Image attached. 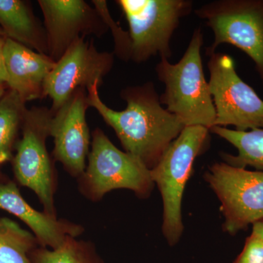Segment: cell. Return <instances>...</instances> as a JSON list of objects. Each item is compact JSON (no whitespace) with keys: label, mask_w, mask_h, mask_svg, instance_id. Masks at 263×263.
<instances>
[{"label":"cell","mask_w":263,"mask_h":263,"mask_svg":"<svg viewBox=\"0 0 263 263\" xmlns=\"http://www.w3.org/2000/svg\"><path fill=\"white\" fill-rule=\"evenodd\" d=\"M98 84L87 89V101L115 132L124 152L138 157L152 170L184 126L162 107L153 82L127 86L120 96L124 110H115L103 103Z\"/></svg>","instance_id":"cell-1"},{"label":"cell","mask_w":263,"mask_h":263,"mask_svg":"<svg viewBox=\"0 0 263 263\" xmlns=\"http://www.w3.org/2000/svg\"><path fill=\"white\" fill-rule=\"evenodd\" d=\"M202 44L203 34L201 29L197 28L177 63L161 59L155 70L159 80L164 84L161 104L184 127L202 126L210 129L215 124L216 111L209 81L204 75Z\"/></svg>","instance_id":"cell-2"},{"label":"cell","mask_w":263,"mask_h":263,"mask_svg":"<svg viewBox=\"0 0 263 263\" xmlns=\"http://www.w3.org/2000/svg\"><path fill=\"white\" fill-rule=\"evenodd\" d=\"M210 129L202 126L185 127L171 143L151 177L160 190L163 201L162 231L170 245L179 241L183 226L181 202L193 164L206 143Z\"/></svg>","instance_id":"cell-3"},{"label":"cell","mask_w":263,"mask_h":263,"mask_svg":"<svg viewBox=\"0 0 263 263\" xmlns=\"http://www.w3.org/2000/svg\"><path fill=\"white\" fill-rule=\"evenodd\" d=\"M129 25L130 60L136 63L159 56L169 60L173 34L191 13L190 0H118Z\"/></svg>","instance_id":"cell-4"},{"label":"cell","mask_w":263,"mask_h":263,"mask_svg":"<svg viewBox=\"0 0 263 263\" xmlns=\"http://www.w3.org/2000/svg\"><path fill=\"white\" fill-rule=\"evenodd\" d=\"M214 33L207 54L230 44L253 61L263 86V0H216L195 10Z\"/></svg>","instance_id":"cell-5"},{"label":"cell","mask_w":263,"mask_h":263,"mask_svg":"<svg viewBox=\"0 0 263 263\" xmlns=\"http://www.w3.org/2000/svg\"><path fill=\"white\" fill-rule=\"evenodd\" d=\"M87 167L82 175L85 192L100 199L117 189H127L140 197L149 195L155 183L141 160L114 146L102 129L93 133Z\"/></svg>","instance_id":"cell-6"},{"label":"cell","mask_w":263,"mask_h":263,"mask_svg":"<svg viewBox=\"0 0 263 263\" xmlns=\"http://www.w3.org/2000/svg\"><path fill=\"white\" fill-rule=\"evenodd\" d=\"M209 85L216 111L214 127L233 126L235 130L263 128V100L238 76L230 55H209Z\"/></svg>","instance_id":"cell-7"},{"label":"cell","mask_w":263,"mask_h":263,"mask_svg":"<svg viewBox=\"0 0 263 263\" xmlns=\"http://www.w3.org/2000/svg\"><path fill=\"white\" fill-rule=\"evenodd\" d=\"M53 112L46 107H34L26 112L23 136L13 161L15 178L22 186L37 195L45 213L55 216L54 174L46 140L51 136Z\"/></svg>","instance_id":"cell-8"},{"label":"cell","mask_w":263,"mask_h":263,"mask_svg":"<svg viewBox=\"0 0 263 263\" xmlns=\"http://www.w3.org/2000/svg\"><path fill=\"white\" fill-rule=\"evenodd\" d=\"M204 177L220 200L224 231L235 235L263 220V171L219 162Z\"/></svg>","instance_id":"cell-9"},{"label":"cell","mask_w":263,"mask_h":263,"mask_svg":"<svg viewBox=\"0 0 263 263\" xmlns=\"http://www.w3.org/2000/svg\"><path fill=\"white\" fill-rule=\"evenodd\" d=\"M114 63V53L99 51L94 40L76 41L56 62L45 82L44 98H51L52 111L61 108L76 90L101 86Z\"/></svg>","instance_id":"cell-10"},{"label":"cell","mask_w":263,"mask_h":263,"mask_svg":"<svg viewBox=\"0 0 263 263\" xmlns=\"http://www.w3.org/2000/svg\"><path fill=\"white\" fill-rule=\"evenodd\" d=\"M47 38V55L57 62L81 37H102L108 27L95 8L84 0H39Z\"/></svg>","instance_id":"cell-11"},{"label":"cell","mask_w":263,"mask_h":263,"mask_svg":"<svg viewBox=\"0 0 263 263\" xmlns=\"http://www.w3.org/2000/svg\"><path fill=\"white\" fill-rule=\"evenodd\" d=\"M88 108L87 89L80 88L53 113L51 119L50 131L54 141L55 159L74 176H82L86 170L90 145L86 118Z\"/></svg>","instance_id":"cell-12"},{"label":"cell","mask_w":263,"mask_h":263,"mask_svg":"<svg viewBox=\"0 0 263 263\" xmlns=\"http://www.w3.org/2000/svg\"><path fill=\"white\" fill-rule=\"evenodd\" d=\"M5 60L10 90L24 102L44 98V85L56 62L6 38Z\"/></svg>","instance_id":"cell-13"},{"label":"cell","mask_w":263,"mask_h":263,"mask_svg":"<svg viewBox=\"0 0 263 263\" xmlns=\"http://www.w3.org/2000/svg\"><path fill=\"white\" fill-rule=\"evenodd\" d=\"M0 209L13 214L32 230L39 245L51 249L59 248L67 237L82 233L81 226L58 220L56 216L40 212L31 206L21 195L15 183H0Z\"/></svg>","instance_id":"cell-14"},{"label":"cell","mask_w":263,"mask_h":263,"mask_svg":"<svg viewBox=\"0 0 263 263\" xmlns=\"http://www.w3.org/2000/svg\"><path fill=\"white\" fill-rule=\"evenodd\" d=\"M0 25L7 38L47 55L44 25L21 0H0Z\"/></svg>","instance_id":"cell-15"},{"label":"cell","mask_w":263,"mask_h":263,"mask_svg":"<svg viewBox=\"0 0 263 263\" xmlns=\"http://www.w3.org/2000/svg\"><path fill=\"white\" fill-rule=\"evenodd\" d=\"M210 131L238 150L237 155L223 154L224 162L241 168L252 166L257 171H263V128L238 131L228 127H213Z\"/></svg>","instance_id":"cell-16"},{"label":"cell","mask_w":263,"mask_h":263,"mask_svg":"<svg viewBox=\"0 0 263 263\" xmlns=\"http://www.w3.org/2000/svg\"><path fill=\"white\" fill-rule=\"evenodd\" d=\"M39 243L18 223L0 218V263H32L30 255Z\"/></svg>","instance_id":"cell-17"},{"label":"cell","mask_w":263,"mask_h":263,"mask_svg":"<svg viewBox=\"0 0 263 263\" xmlns=\"http://www.w3.org/2000/svg\"><path fill=\"white\" fill-rule=\"evenodd\" d=\"M24 103L11 90L0 100V164L11 158L13 142L27 110Z\"/></svg>","instance_id":"cell-18"},{"label":"cell","mask_w":263,"mask_h":263,"mask_svg":"<svg viewBox=\"0 0 263 263\" xmlns=\"http://www.w3.org/2000/svg\"><path fill=\"white\" fill-rule=\"evenodd\" d=\"M30 259L32 263H103L93 246L71 236L59 248L34 249Z\"/></svg>","instance_id":"cell-19"},{"label":"cell","mask_w":263,"mask_h":263,"mask_svg":"<svg viewBox=\"0 0 263 263\" xmlns=\"http://www.w3.org/2000/svg\"><path fill=\"white\" fill-rule=\"evenodd\" d=\"M93 5L98 10L102 18L108 25L113 34L115 43V53L124 61L130 60V38L129 32L123 30L120 26L114 20L109 13L107 2L104 0H93Z\"/></svg>","instance_id":"cell-20"},{"label":"cell","mask_w":263,"mask_h":263,"mask_svg":"<svg viewBox=\"0 0 263 263\" xmlns=\"http://www.w3.org/2000/svg\"><path fill=\"white\" fill-rule=\"evenodd\" d=\"M234 263H263L262 240L253 234L249 235Z\"/></svg>","instance_id":"cell-21"},{"label":"cell","mask_w":263,"mask_h":263,"mask_svg":"<svg viewBox=\"0 0 263 263\" xmlns=\"http://www.w3.org/2000/svg\"><path fill=\"white\" fill-rule=\"evenodd\" d=\"M6 38L0 35V85L7 84L8 82V73L5 67V46Z\"/></svg>","instance_id":"cell-22"},{"label":"cell","mask_w":263,"mask_h":263,"mask_svg":"<svg viewBox=\"0 0 263 263\" xmlns=\"http://www.w3.org/2000/svg\"><path fill=\"white\" fill-rule=\"evenodd\" d=\"M252 234L258 237L263 241V220L257 221L252 224Z\"/></svg>","instance_id":"cell-23"},{"label":"cell","mask_w":263,"mask_h":263,"mask_svg":"<svg viewBox=\"0 0 263 263\" xmlns=\"http://www.w3.org/2000/svg\"><path fill=\"white\" fill-rule=\"evenodd\" d=\"M5 91L3 85H0V100L4 96Z\"/></svg>","instance_id":"cell-24"},{"label":"cell","mask_w":263,"mask_h":263,"mask_svg":"<svg viewBox=\"0 0 263 263\" xmlns=\"http://www.w3.org/2000/svg\"><path fill=\"white\" fill-rule=\"evenodd\" d=\"M0 35L1 36H4V37H6V36H5L4 31L2 29V28H0Z\"/></svg>","instance_id":"cell-25"}]
</instances>
